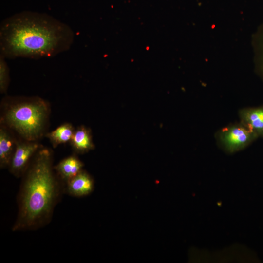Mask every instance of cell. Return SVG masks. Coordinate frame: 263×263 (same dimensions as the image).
Instances as JSON below:
<instances>
[{
    "label": "cell",
    "instance_id": "6da1fadb",
    "mask_svg": "<svg viewBox=\"0 0 263 263\" xmlns=\"http://www.w3.org/2000/svg\"><path fill=\"white\" fill-rule=\"evenodd\" d=\"M74 38L68 25L51 17L18 14L1 23L0 55L5 58L52 57L68 50Z\"/></svg>",
    "mask_w": 263,
    "mask_h": 263
},
{
    "label": "cell",
    "instance_id": "7a4b0ae2",
    "mask_svg": "<svg viewBox=\"0 0 263 263\" xmlns=\"http://www.w3.org/2000/svg\"><path fill=\"white\" fill-rule=\"evenodd\" d=\"M52 153L41 148L24 173L13 231L35 230L49 222L62 191L54 172Z\"/></svg>",
    "mask_w": 263,
    "mask_h": 263
},
{
    "label": "cell",
    "instance_id": "3957f363",
    "mask_svg": "<svg viewBox=\"0 0 263 263\" xmlns=\"http://www.w3.org/2000/svg\"><path fill=\"white\" fill-rule=\"evenodd\" d=\"M5 107L2 124L25 140L37 141L44 134L50 113L49 105L39 97L13 100Z\"/></svg>",
    "mask_w": 263,
    "mask_h": 263
},
{
    "label": "cell",
    "instance_id": "277c9868",
    "mask_svg": "<svg viewBox=\"0 0 263 263\" xmlns=\"http://www.w3.org/2000/svg\"><path fill=\"white\" fill-rule=\"evenodd\" d=\"M258 137L254 132L241 122L223 128L216 134L220 146L230 153L244 149Z\"/></svg>",
    "mask_w": 263,
    "mask_h": 263
},
{
    "label": "cell",
    "instance_id": "5b68a950",
    "mask_svg": "<svg viewBox=\"0 0 263 263\" xmlns=\"http://www.w3.org/2000/svg\"><path fill=\"white\" fill-rule=\"evenodd\" d=\"M41 148L37 141H17L8 167L10 172L17 177L24 174L31 159Z\"/></svg>",
    "mask_w": 263,
    "mask_h": 263
},
{
    "label": "cell",
    "instance_id": "8992f818",
    "mask_svg": "<svg viewBox=\"0 0 263 263\" xmlns=\"http://www.w3.org/2000/svg\"><path fill=\"white\" fill-rule=\"evenodd\" d=\"M239 115L241 123L258 137H263V106L242 109L239 111Z\"/></svg>",
    "mask_w": 263,
    "mask_h": 263
},
{
    "label": "cell",
    "instance_id": "52a82bcc",
    "mask_svg": "<svg viewBox=\"0 0 263 263\" xmlns=\"http://www.w3.org/2000/svg\"><path fill=\"white\" fill-rule=\"evenodd\" d=\"M66 191L70 195L82 197L91 193L94 189V181L92 177L82 170L67 183Z\"/></svg>",
    "mask_w": 263,
    "mask_h": 263
},
{
    "label": "cell",
    "instance_id": "ba28073f",
    "mask_svg": "<svg viewBox=\"0 0 263 263\" xmlns=\"http://www.w3.org/2000/svg\"><path fill=\"white\" fill-rule=\"evenodd\" d=\"M16 141L10 132V129L1 124L0 128V166L9 167L14 152Z\"/></svg>",
    "mask_w": 263,
    "mask_h": 263
},
{
    "label": "cell",
    "instance_id": "9c48e42d",
    "mask_svg": "<svg viewBox=\"0 0 263 263\" xmlns=\"http://www.w3.org/2000/svg\"><path fill=\"white\" fill-rule=\"evenodd\" d=\"M83 166L78 158L70 156L61 160L54 169L61 180L67 183L82 170Z\"/></svg>",
    "mask_w": 263,
    "mask_h": 263
},
{
    "label": "cell",
    "instance_id": "30bf717a",
    "mask_svg": "<svg viewBox=\"0 0 263 263\" xmlns=\"http://www.w3.org/2000/svg\"><path fill=\"white\" fill-rule=\"evenodd\" d=\"M70 142L73 149L78 153H84L94 148L90 132L83 126L75 131Z\"/></svg>",
    "mask_w": 263,
    "mask_h": 263
},
{
    "label": "cell",
    "instance_id": "8fae6325",
    "mask_svg": "<svg viewBox=\"0 0 263 263\" xmlns=\"http://www.w3.org/2000/svg\"><path fill=\"white\" fill-rule=\"evenodd\" d=\"M75 131L71 124L66 123L47 133L46 136L50 140L53 146L56 148L60 144L70 142Z\"/></svg>",
    "mask_w": 263,
    "mask_h": 263
},
{
    "label": "cell",
    "instance_id": "7c38bea8",
    "mask_svg": "<svg viewBox=\"0 0 263 263\" xmlns=\"http://www.w3.org/2000/svg\"><path fill=\"white\" fill-rule=\"evenodd\" d=\"M9 82V68L5 58L0 56V91L1 93L6 92Z\"/></svg>",
    "mask_w": 263,
    "mask_h": 263
}]
</instances>
